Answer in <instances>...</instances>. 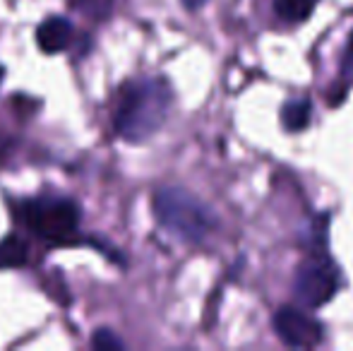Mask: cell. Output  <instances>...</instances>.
Masks as SVG:
<instances>
[{
	"instance_id": "1",
	"label": "cell",
	"mask_w": 353,
	"mask_h": 351,
	"mask_svg": "<svg viewBox=\"0 0 353 351\" xmlns=\"http://www.w3.org/2000/svg\"><path fill=\"white\" fill-rule=\"evenodd\" d=\"M173 92L161 77H140L121 89L113 113V130L125 142H144L163 128Z\"/></svg>"
},
{
	"instance_id": "2",
	"label": "cell",
	"mask_w": 353,
	"mask_h": 351,
	"mask_svg": "<svg viewBox=\"0 0 353 351\" xmlns=\"http://www.w3.org/2000/svg\"><path fill=\"white\" fill-rule=\"evenodd\" d=\"M152 210L159 224L185 243H202L216 226V217L210 207L178 185L159 188L154 192Z\"/></svg>"
},
{
	"instance_id": "3",
	"label": "cell",
	"mask_w": 353,
	"mask_h": 351,
	"mask_svg": "<svg viewBox=\"0 0 353 351\" xmlns=\"http://www.w3.org/2000/svg\"><path fill=\"white\" fill-rule=\"evenodd\" d=\"M22 219L41 241L51 245H72L79 239V205L70 197H34L19 205Z\"/></svg>"
},
{
	"instance_id": "4",
	"label": "cell",
	"mask_w": 353,
	"mask_h": 351,
	"mask_svg": "<svg viewBox=\"0 0 353 351\" xmlns=\"http://www.w3.org/2000/svg\"><path fill=\"white\" fill-rule=\"evenodd\" d=\"M339 289V267L327 255H310L296 277V296L307 308L330 303Z\"/></svg>"
},
{
	"instance_id": "5",
	"label": "cell",
	"mask_w": 353,
	"mask_h": 351,
	"mask_svg": "<svg viewBox=\"0 0 353 351\" xmlns=\"http://www.w3.org/2000/svg\"><path fill=\"white\" fill-rule=\"evenodd\" d=\"M274 330L286 347H296V349H312L325 337L322 325L312 315L303 313V310L293 308V305H281L276 310Z\"/></svg>"
},
{
	"instance_id": "6",
	"label": "cell",
	"mask_w": 353,
	"mask_h": 351,
	"mask_svg": "<svg viewBox=\"0 0 353 351\" xmlns=\"http://www.w3.org/2000/svg\"><path fill=\"white\" fill-rule=\"evenodd\" d=\"M37 43L43 53H61L72 43V24L68 17L53 14L46 17L37 29Z\"/></svg>"
},
{
	"instance_id": "7",
	"label": "cell",
	"mask_w": 353,
	"mask_h": 351,
	"mask_svg": "<svg viewBox=\"0 0 353 351\" xmlns=\"http://www.w3.org/2000/svg\"><path fill=\"white\" fill-rule=\"evenodd\" d=\"M29 263V243L17 234L0 241V270H19Z\"/></svg>"
},
{
	"instance_id": "8",
	"label": "cell",
	"mask_w": 353,
	"mask_h": 351,
	"mask_svg": "<svg viewBox=\"0 0 353 351\" xmlns=\"http://www.w3.org/2000/svg\"><path fill=\"white\" fill-rule=\"evenodd\" d=\"M312 116V103L307 99H291L281 108V123L288 132H301L307 128Z\"/></svg>"
},
{
	"instance_id": "9",
	"label": "cell",
	"mask_w": 353,
	"mask_h": 351,
	"mask_svg": "<svg viewBox=\"0 0 353 351\" xmlns=\"http://www.w3.org/2000/svg\"><path fill=\"white\" fill-rule=\"evenodd\" d=\"M272 3H274V12L281 22L301 24L315 12L317 0H272Z\"/></svg>"
},
{
	"instance_id": "10",
	"label": "cell",
	"mask_w": 353,
	"mask_h": 351,
	"mask_svg": "<svg viewBox=\"0 0 353 351\" xmlns=\"http://www.w3.org/2000/svg\"><path fill=\"white\" fill-rule=\"evenodd\" d=\"M68 3L89 19H106L113 8V0H68Z\"/></svg>"
},
{
	"instance_id": "11",
	"label": "cell",
	"mask_w": 353,
	"mask_h": 351,
	"mask_svg": "<svg viewBox=\"0 0 353 351\" xmlns=\"http://www.w3.org/2000/svg\"><path fill=\"white\" fill-rule=\"evenodd\" d=\"M92 344L97 349H123V347H125V344H123V339L116 337L111 330H99V332L94 334Z\"/></svg>"
},
{
	"instance_id": "12",
	"label": "cell",
	"mask_w": 353,
	"mask_h": 351,
	"mask_svg": "<svg viewBox=\"0 0 353 351\" xmlns=\"http://www.w3.org/2000/svg\"><path fill=\"white\" fill-rule=\"evenodd\" d=\"M344 77L353 82V34L349 37V46H346V56H344Z\"/></svg>"
},
{
	"instance_id": "13",
	"label": "cell",
	"mask_w": 353,
	"mask_h": 351,
	"mask_svg": "<svg viewBox=\"0 0 353 351\" xmlns=\"http://www.w3.org/2000/svg\"><path fill=\"white\" fill-rule=\"evenodd\" d=\"M200 3H202V0H185L188 8H200Z\"/></svg>"
},
{
	"instance_id": "14",
	"label": "cell",
	"mask_w": 353,
	"mask_h": 351,
	"mask_svg": "<svg viewBox=\"0 0 353 351\" xmlns=\"http://www.w3.org/2000/svg\"><path fill=\"white\" fill-rule=\"evenodd\" d=\"M0 77H3V68H0Z\"/></svg>"
}]
</instances>
